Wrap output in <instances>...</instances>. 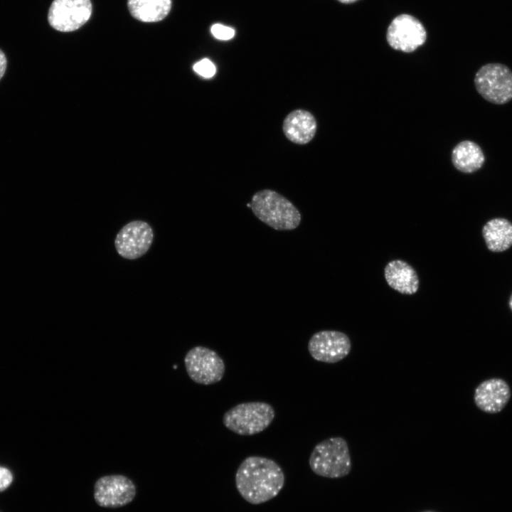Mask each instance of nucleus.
<instances>
[{
    "label": "nucleus",
    "instance_id": "obj_1",
    "mask_svg": "<svg viewBox=\"0 0 512 512\" xmlns=\"http://www.w3.org/2000/svg\"><path fill=\"white\" fill-rule=\"evenodd\" d=\"M285 476L274 460L249 456L239 465L235 485L240 496L253 505L262 504L277 496L282 489Z\"/></svg>",
    "mask_w": 512,
    "mask_h": 512
},
{
    "label": "nucleus",
    "instance_id": "obj_2",
    "mask_svg": "<svg viewBox=\"0 0 512 512\" xmlns=\"http://www.w3.org/2000/svg\"><path fill=\"white\" fill-rule=\"evenodd\" d=\"M250 203L254 215L276 230H292L301 223L302 215L296 206L274 190L257 191Z\"/></svg>",
    "mask_w": 512,
    "mask_h": 512
},
{
    "label": "nucleus",
    "instance_id": "obj_3",
    "mask_svg": "<svg viewBox=\"0 0 512 512\" xmlns=\"http://www.w3.org/2000/svg\"><path fill=\"white\" fill-rule=\"evenodd\" d=\"M309 464L314 474L322 477L347 476L352 469L347 442L341 437H332L319 442L311 452Z\"/></svg>",
    "mask_w": 512,
    "mask_h": 512
},
{
    "label": "nucleus",
    "instance_id": "obj_4",
    "mask_svg": "<svg viewBox=\"0 0 512 512\" xmlns=\"http://www.w3.org/2000/svg\"><path fill=\"white\" fill-rule=\"evenodd\" d=\"M275 416L273 407L260 401L242 402L226 411L222 418L223 425L242 436H250L267 429Z\"/></svg>",
    "mask_w": 512,
    "mask_h": 512
},
{
    "label": "nucleus",
    "instance_id": "obj_5",
    "mask_svg": "<svg viewBox=\"0 0 512 512\" xmlns=\"http://www.w3.org/2000/svg\"><path fill=\"white\" fill-rule=\"evenodd\" d=\"M474 82L478 93L489 102L503 105L512 100V72L503 64L483 65L476 72Z\"/></svg>",
    "mask_w": 512,
    "mask_h": 512
},
{
    "label": "nucleus",
    "instance_id": "obj_6",
    "mask_svg": "<svg viewBox=\"0 0 512 512\" xmlns=\"http://www.w3.org/2000/svg\"><path fill=\"white\" fill-rule=\"evenodd\" d=\"M184 363L189 378L201 385L218 383L225 371V363L218 353L201 346L193 347L188 351Z\"/></svg>",
    "mask_w": 512,
    "mask_h": 512
},
{
    "label": "nucleus",
    "instance_id": "obj_7",
    "mask_svg": "<svg viewBox=\"0 0 512 512\" xmlns=\"http://www.w3.org/2000/svg\"><path fill=\"white\" fill-rule=\"evenodd\" d=\"M386 38L392 48L411 53L425 43L427 32L418 19L403 14L392 21L387 30Z\"/></svg>",
    "mask_w": 512,
    "mask_h": 512
},
{
    "label": "nucleus",
    "instance_id": "obj_8",
    "mask_svg": "<svg viewBox=\"0 0 512 512\" xmlns=\"http://www.w3.org/2000/svg\"><path fill=\"white\" fill-rule=\"evenodd\" d=\"M91 14L90 0H54L48 10V21L58 31L71 32L87 23Z\"/></svg>",
    "mask_w": 512,
    "mask_h": 512
},
{
    "label": "nucleus",
    "instance_id": "obj_9",
    "mask_svg": "<svg viewBox=\"0 0 512 512\" xmlns=\"http://www.w3.org/2000/svg\"><path fill=\"white\" fill-rule=\"evenodd\" d=\"M137 489L134 482L121 474L107 475L98 479L94 486V498L104 508H118L133 501Z\"/></svg>",
    "mask_w": 512,
    "mask_h": 512
},
{
    "label": "nucleus",
    "instance_id": "obj_10",
    "mask_svg": "<svg viewBox=\"0 0 512 512\" xmlns=\"http://www.w3.org/2000/svg\"><path fill=\"white\" fill-rule=\"evenodd\" d=\"M307 348L314 360L326 363H335L349 354L351 342L349 337L343 332L323 330L311 336Z\"/></svg>",
    "mask_w": 512,
    "mask_h": 512
},
{
    "label": "nucleus",
    "instance_id": "obj_11",
    "mask_svg": "<svg viewBox=\"0 0 512 512\" xmlns=\"http://www.w3.org/2000/svg\"><path fill=\"white\" fill-rule=\"evenodd\" d=\"M153 239L154 233L149 224L142 220H134L119 231L114 246L121 257L135 260L148 251Z\"/></svg>",
    "mask_w": 512,
    "mask_h": 512
},
{
    "label": "nucleus",
    "instance_id": "obj_12",
    "mask_svg": "<svg viewBox=\"0 0 512 512\" xmlns=\"http://www.w3.org/2000/svg\"><path fill=\"white\" fill-rule=\"evenodd\" d=\"M511 396L506 381L492 378L480 383L474 390V402L481 411L496 414L503 410Z\"/></svg>",
    "mask_w": 512,
    "mask_h": 512
},
{
    "label": "nucleus",
    "instance_id": "obj_13",
    "mask_svg": "<svg viewBox=\"0 0 512 512\" xmlns=\"http://www.w3.org/2000/svg\"><path fill=\"white\" fill-rule=\"evenodd\" d=\"M317 124L314 116L309 111L297 109L289 112L284 118L282 131L288 140L296 144L304 145L314 137Z\"/></svg>",
    "mask_w": 512,
    "mask_h": 512
},
{
    "label": "nucleus",
    "instance_id": "obj_14",
    "mask_svg": "<svg viewBox=\"0 0 512 512\" xmlns=\"http://www.w3.org/2000/svg\"><path fill=\"white\" fill-rule=\"evenodd\" d=\"M384 276L388 284L401 294H413L419 289L420 281L416 271L402 260L389 262L384 269Z\"/></svg>",
    "mask_w": 512,
    "mask_h": 512
},
{
    "label": "nucleus",
    "instance_id": "obj_15",
    "mask_svg": "<svg viewBox=\"0 0 512 512\" xmlns=\"http://www.w3.org/2000/svg\"><path fill=\"white\" fill-rule=\"evenodd\" d=\"M452 161L458 171L471 174L482 167L485 162V156L481 148L476 142L464 140L453 149Z\"/></svg>",
    "mask_w": 512,
    "mask_h": 512
},
{
    "label": "nucleus",
    "instance_id": "obj_16",
    "mask_svg": "<svg viewBox=\"0 0 512 512\" xmlns=\"http://www.w3.org/2000/svg\"><path fill=\"white\" fill-rule=\"evenodd\" d=\"M482 234L488 249L492 252H503L512 245V223L506 218L490 220L483 227Z\"/></svg>",
    "mask_w": 512,
    "mask_h": 512
},
{
    "label": "nucleus",
    "instance_id": "obj_17",
    "mask_svg": "<svg viewBox=\"0 0 512 512\" xmlns=\"http://www.w3.org/2000/svg\"><path fill=\"white\" fill-rule=\"evenodd\" d=\"M132 16L142 22H157L169 14L171 0H127Z\"/></svg>",
    "mask_w": 512,
    "mask_h": 512
},
{
    "label": "nucleus",
    "instance_id": "obj_18",
    "mask_svg": "<svg viewBox=\"0 0 512 512\" xmlns=\"http://www.w3.org/2000/svg\"><path fill=\"white\" fill-rule=\"evenodd\" d=\"M193 68L198 75L207 78L213 77L216 72L215 66L208 58H203L197 62Z\"/></svg>",
    "mask_w": 512,
    "mask_h": 512
},
{
    "label": "nucleus",
    "instance_id": "obj_19",
    "mask_svg": "<svg viewBox=\"0 0 512 512\" xmlns=\"http://www.w3.org/2000/svg\"><path fill=\"white\" fill-rule=\"evenodd\" d=\"M210 31L213 36L219 40H229L235 36V30L233 28L219 23L213 25Z\"/></svg>",
    "mask_w": 512,
    "mask_h": 512
},
{
    "label": "nucleus",
    "instance_id": "obj_20",
    "mask_svg": "<svg viewBox=\"0 0 512 512\" xmlns=\"http://www.w3.org/2000/svg\"><path fill=\"white\" fill-rule=\"evenodd\" d=\"M12 472L7 468L0 466V492L5 491L12 483Z\"/></svg>",
    "mask_w": 512,
    "mask_h": 512
},
{
    "label": "nucleus",
    "instance_id": "obj_21",
    "mask_svg": "<svg viewBox=\"0 0 512 512\" xmlns=\"http://www.w3.org/2000/svg\"><path fill=\"white\" fill-rule=\"evenodd\" d=\"M6 68V58L4 52L0 50V80L4 75Z\"/></svg>",
    "mask_w": 512,
    "mask_h": 512
},
{
    "label": "nucleus",
    "instance_id": "obj_22",
    "mask_svg": "<svg viewBox=\"0 0 512 512\" xmlns=\"http://www.w3.org/2000/svg\"><path fill=\"white\" fill-rule=\"evenodd\" d=\"M338 1L343 4H351V3L356 2L358 0H338Z\"/></svg>",
    "mask_w": 512,
    "mask_h": 512
},
{
    "label": "nucleus",
    "instance_id": "obj_23",
    "mask_svg": "<svg viewBox=\"0 0 512 512\" xmlns=\"http://www.w3.org/2000/svg\"><path fill=\"white\" fill-rule=\"evenodd\" d=\"M508 305H509L510 309H511V311H512V294H511V297H510L509 302H508Z\"/></svg>",
    "mask_w": 512,
    "mask_h": 512
},
{
    "label": "nucleus",
    "instance_id": "obj_24",
    "mask_svg": "<svg viewBox=\"0 0 512 512\" xmlns=\"http://www.w3.org/2000/svg\"><path fill=\"white\" fill-rule=\"evenodd\" d=\"M424 512H434V511H424Z\"/></svg>",
    "mask_w": 512,
    "mask_h": 512
}]
</instances>
